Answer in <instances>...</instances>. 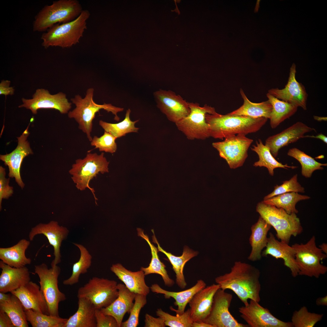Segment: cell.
Listing matches in <instances>:
<instances>
[{"label": "cell", "mask_w": 327, "mask_h": 327, "mask_svg": "<svg viewBox=\"0 0 327 327\" xmlns=\"http://www.w3.org/2000/svg\"><path fill=\"white\" fill-rule=\"evenodd\" d=\"M156 315L164 321L166 326L170 327H192L193 322L190 317V309L181 315H171L163 311L161 308L156 311Z\"/></svg>", "instance_id": "obj_43"}, {"label": "cell", "mask_w": 327, "mask_h": 327, "mask_svg": "<svg viewBox=\"0 0 327 327\" xmlns=\"http://www.w3.org/2000/svg\"><path fill=\"white\" fill-rule=\"evenodd\" d=\"M266 248L262 252V256L267 257L270 255L276 259H283L284 265L290 269L292 276L296 277L298 275L299 271L295 261V251L293 247L278 240L270 232Z\"/></svg>", "instance_id": "obj_22"}, {"label": "cell", "mask_w": 327, "mask_h": 327, "mask_svg": "<svg viewBox=\"0 0 327 327\" xmlns=\"http://www.w3.org/2000/svg\"><path fill=\"white\" fill-rule=\"evenodd\" d=\"M319 248L321 249L322 252L324 253L327 255V244L325 243H323L319 245Z\"/></svg>", "instance_id": "obj_56"}, {"label": "cell", "mask_w": 327, "mask_h": 327, "mask_svg": "<svg viewBox=\"0 0 327 327\" xmlns=\"http://www.w3.org/2000/svg\"><path fill=\"white\" fill-rule=\"evenodd\" d=\"M288 156L297 160L301 166V173L306 178L310 177L312 173L317 170L324 169L323 166H326L327 164H322L316 161L314 158L296 148L289 149Z\"/></svg>", "instance_id": "obj_40"}, {"label": "cell", "mask_w": 327, "mask_h": 327, "mask_svg": "<svg viewBox=\"0 0 327 327\" xmlns=\"http://www.w3.org/2000/svg\"><path fill=\"white\" fill-rule=\"evenodd\" d=\"M206 122L209 126L210 137L223 140L237 134L246 135L256 132L265 124L268 118H253L243 116L206 114Z\"/></svg>", "instance_id": "obj_2"}, {"label": "cell", "mask_w": 327, "mask_h": 327, "mask_svg": "<svg viewBox=\"0 0 327 327\" xmlns=\"http://www.w3.org/2000/svg\"><path fill=\"white\" fill-rule=\"evenodd\" d=\"M272 106L269 118L271 128L274 129L282 122L289 118L297 111L298 107L275 97L268 93L266 94Z\"/></svg>", "instance_id": "obj_34"}, {"label": "cell", "mask_w": 327, "mask_h": 327, "mask_svg": "<svg viewBox=\"0 0 327 327\" xmlns=\"http://www.w3.org/2000/svg\"><path fill=\"white\" fill-rule=\"evenodd\" d=\"M151 230L154 235L153 236V241L157 244L158 251L163 253L166 256L172 266L173 269L176 275V284L181 289H185L187 286V283L183 274L184 266L187 261L197 256L198 253L192 250L187 246H185L182 255L179 256H176L165 251L160 246L155 236L153 230Z\"/></svg>", "instance_id": "obj_30"}, {"label": "cell", "mask_w": 327, "mask_h": 327, "mask_svg": "<svg viewBox=\"0 0 327 327\" xmlns=\"http://www.w3.org/2000/svg\"><path fill=\"white\" fill-rule=\"evenodd\" d=\"M220 289L219 285L213 284L206 287L193 296L189 302L190 317L193 322H203L209 315L214 296Z\"/></svg>", "instance_id": "obj_23"}, {"label": "cell", "mask_w": 327, "mask_h": 327, "mask_svg": "<svg viewBox=\"0 0 327 327\" xmlns=\"http://www.w3.org/2000/svg\"><path fill=\"white\" fill-rule=\"evenodd\" d=\"M256 145H253L251 150L258 154L259 160L255 162L253 165L255 167H264L266 168L270 175L273 176L274 170L278 168L288 169V168L294 169L296 166L284 165L276 160L271 154L269 149L264 145L262 140L259 139L256 142Z\"/></svg>", "instance_id": "obj_35"}, {"label": "cell", "mask_w": 327, "mask_h": 327, "mask_svg": "<svg viewBox=\"0 0 327 327\" xmlns=\"http://www.w3.org/2000/svg\"><path fill=\"white\" fill-rule=\"evenodd\" d=\"M304 137H310L319 139L325 143L327 144V137L326 136L322 133H320L316 136L304 135L303 138Z\"/></svg>", "instance_id": "obj_52"}, {"label": "cell", "mask_w": 327, "mask_h": 327, "mask_svg": "<svg viewBox=\"0 0 327 327\" xmlns=\"http://www.w3.org/2000/svg\"><path fill=\"white\" fill-rule=\"evenodd\" d=\"M25 311L27 321L32 327H63L68 319L32 309L25 310Z\"/></svg>", "instance_id": "obj_41"}, {"label": "cell", "mask_w": 327, "mask_h": 327, "mask_svg": "<svg viewBox=\"0 0 327 327\" xmlns=\"http://www.w3.org/2000/svg\"><path fill=\"white\" fill-rule=\"evenodd\" d=\"M5 169L2 166L0 167V209H2V199H7L11 196L13 193V188L9 186L10 178L5 177Z\"/></svg>", "instance_id": "obj_47"}, {"label": "cell", "mask_w": 327, "mask_h": 327, "mask_svg": "<svg viewBox=\"0 0 327 327\" xmlns=\"http://www.w3.org/2000/svg\"><path fill=\"white\" fill-rule=\"evenodd\" d=\"M11 293H6L0 292V303L3 302L8 300L10 298Z\"/></svg>", "instance_id": "obj_54"}, {"label": "cell", "mask_w": 327, "mask_h": 327, "mask_svg": "<svg viewBox=\"0 0 327 327\" xmlns=\"http://www.w3.org/2000/svg\"><path fill=\"white\" fill-rule=\"evenodd\" d=\"M28 127L29 125L22 135L17 137L18 144L16 148L9 154L0 155V160L8 167V176L15 178L16 182L22 189L24 187L25 184L21 180L20 173L21 163L25 157L33 154L29 143L27 140L30 134Z\"/></svg>", "instance_id": "obj_19"}, {"label": "cell", "mask_w": 327, "mask_h": 327, "mask_svg": "<svg viewBox=\"0 0 327 327\" xmlns=\"http://www.w3.org/2000/svg\"><path fill=\"white\" fill-rule=\"evenodd\" d=\"M90 15L88 10H83L74 20L53 25L42 34V46L46 49L51 46L67 48L79 43L87 28V21Z\"/></svg>", "instance_id": "obj_3"}, {"label": "cell", "mask_w": 327, "mask_h": 327, "mask_svg": "<svg viewBox=\"0 0 327 327\" xmlns=\"http://www.w3.org/2000/svg\"><path fill=\"white\" fill-rule=\"evenodd\" d=\"M60 272V268L57 265L50 269L45 263L35 266V272L39 279L40 289L47 303L49 315L58 317L59 304L66 299L58 287V278Z\"/></svg>", "instance_id": "obj_9"}, {"label": "cell", "mask_w": 327, "mask_h": 327, "mask_svg": "<svg viewBox=\"0 0 327 327\" xmlns=\"http://www.w3.org/2000/svg\"><path fill=\"white\" fill-rule=\"evenodd\" d=\"M117 138L111 134L104 131L100 137L94 136L91 141V144L100 151L113 154L116 151L117 144L115 140Z\"/></svg>", "instance_id": "obj_44"}, {"label": "cell", "mask_w": 327, "mask_h": 327, "mask_svg": "<svg viewBox=\"0 0 327 327\" xmlns=\"http://www.w3.org/2000/svg\"><path fill=\"white\" fill-rule=\"evenodd\" d=\"M117 284L114 280L94 277L79 288L77 297L87 299L96 309L106 308L118 297Z\"/></svg>", "instance_id": "obj_10"}, {"label": "cell", "mask_w": 327, "mask_h": 327, "mask_svg": "<svg viewBox=\"0 0 327 327\" xmlns=\"http://www.w3.org/2000/svg\"><path fill=\"white\" fill-rule=\"evenodd\" d=\"M154 95L158 108L175 124L190 113L188 102L172 91L160 89L155 91Z\"/></svg>", "instance_id": "obj_15"}, {"label": "cell", "mask_w": 327, "mask_h": 327, "mask_svg": "<svg viewBox=\"0 0 327 327\" xmlns=\"http://www.w3.org/2000/svg\"><path fill=\"white\" fill-rule=\"evenodd\" d=\"M109 162L104 156V153H88L83 159H78L72 166L69 173L77 189L80 191L89 189L93 194L96 203L97 200L94 194V189L91 187L90 182L100 173L108 172Z\"/></svg>", "instance_id": "obj_7"}, {"label": "cell", "mask_w": 327, "mask_h": 327, "mask_svg": "<svg viewBox=\"0 0 327 327\" xmlns=\"http://www.w3.org/2000/svg\"><path fill=\"white\" fill-rule=\"evenodd\" d=\"M190 114L175 124L177 129L190 140H204L210 137L209 126L206 122V114L217 113L215 108L205 104L200 106L197 103L188 102Z\"/></svg>", "instance_id": "obj_11"}, {"label": "cell", "mask_w": 327, "mask_h": 327, "mask_svg": "<svg viewBox=\"0 0 327 327\" xmlns=\"http://www.w3.org/2000/svg\"><path fill=\"white\" fill-rule=\"evenodd\" d=\"M94 92V89L90 88L87 90L84 98H82L80 95H77L71 98V100L75 104L76 107L68 114L69 118H74L78 123V128L86 134L90 141L92 139L91 134L92 121L97 112L101 109L111 112L114 115V120L118 121L120 118L117 113L124 110L123 108L114 106L111 104H97L93 100Z\"/></svg>", "instance_id": "obj_4"}, {"label": "cell", "mask_w": 327, "mask_h": 327, "mask_svg": "<svg viewBox=\"0 0 327 327\" xmlns=\"http://www.w3.org/2000/svg\"><path fill=\"white\" fill-rule=\"evenodd\" d=\"M297 174L294 175L290 180L283 182L280 185H276L274 187L273 191L265 196L264 200H266L275 196L287 193L305 192L304 188L302 187L297 181Z\"/></svg>", "instance_id": "obj_46"}, {"label": "cell", "mask_w": 327, "mask_h": 327, "mask_svg": "<svg viewBox=\"0 0 327 327\" xmlns=\"http://www.w3.org/2000/svg\"><path fill=\"white\" fill-rule=\"evenodd\" d=\"M314 118L316 120L319 121H327V117H319L318 116H313Z\"/></svg>", "instance_id": "obj_57"}, {"label": "cell", "mask_w": 327, "mask_h": 327, "mask_svg": "<svg viewBox=\"0 0 327 327\" xmlns=\"http://www.w3.org/2000/svg\"><path fill=\"white\" fill-rule=\"evenodd\" d=\"M271 227L260 216L257 221L252 226L249 239L252 249L248 257L249 260L255 261L261 259L262 251L267 243V234Z\"/></svg>", "instance_id": "obj_28"}, {"label": "cell", "mask_w": 327, "mask_h": 327, "mask_svg": "<svg viewBox=\"0 0 327 327\" xmlns=\"http://www.w3.org/2000/svg\"><path fill=\"white\" fill-rule=\"evenodd\" d=\"M97 327H118L117 322L111 315L103 313L100 309H96Z\"/></svg>", "instance_id": "obj_48"}, {"label": "cell", "mask_w": 327, "mask_h": 327, "mask_svg": "<svg viewBox=\"0 0 327 327\" xmlns=\"http://www.w3.org/2000/svg\"><path fill=\"white\" fill-rule=\"evenodd\" d=\"M295 250V259L299 270L298 275L319 278L325 274L327 267L320 263L326 259L327 255L324 253L316 244L313 236L306 244L295 243L292 246Z\"/></svg>", "instance_id": "obj_8"}, {"label": "cell", "mask_w": 327, "mask_h": 327, "mask_svg": "<svg viewBox=\"0 0 327 327\" xmlns=\"http://www.w3.org/2000/svg\"><path fill=\"white\" fill-rule=\"evenodd\" d=\"M166 326L164 321L161 318H155L149 314H146L144 327H165Z\"/></svg>", "instance_id": "obj_49"}, {"label": "cell", "mask_w": 327, "mask_h": 327, "mask_svg": "<svg viewBox=\"0 0 327 327\" xmlns=\"http://www.w3.org/2000/svg\"><path fill=\"white\" fill-rule=\"evenodd\" d=\"M74 244L79 249L80 256L78 261L73 265L71 276L63 281V283L65 285L72 286L78 283L81 274L87 273L92 263V256L87 249L82 245L77 243Z\"/></svg>", "instance_id": "obj_38"}, {"label": "cell", "mask_w": 327, "mask_h": 327, "mask_svg": "<svg viewBox=\"0 0 327 327\" xmlns=\"http://www.w3.org/2000/svg\"><path fill=\"white\" fill-rule=\"evenodd\" d=\"M130 113L131 110L129 108L126 111L124 119L118 123H111L101 120L99 125L104 131L111 134L117 138L124 136L128 133L138 132L139 128L136 127L135 125L139 120L132 121L130 118Z\"/></svg>", "instance_id": "obj_39"}, {"label": "cell", "mask_w": 327, "mask_h": 327, "mask_svg": "<svg viewBox=\"0 0 327 327\" xmlns=\"http://www.w3.org/2000/svg\"><path fill=\"white\" fill-rule=\"evenodd\" d=\"M32 97L31 99L22 98L23 104L18 107L29 109L34 114H36L37 110L41 109H54L65 114L71 107V103L68 102L66 94L61 92L52 95L47 90L38 89Z\"/></svg>", "instance_id": "obj_14"}, {"label": "cell", "mask_w": 327, "mask_h": 327, "mask_svg": "<svg viewBox=\"0 0 327 327\" xmlns=\"http://www.w3.org/2000/svg\"><path fill=\"white\" fill-rule=\"evenodd\" d=\"M309 196L302 195L296 192H289L280 194L269 199L264 200L263 203L284 210L288 214L297 213L296 208L297 203L301 200L309 199Z\"/></svg>", "instance_id": "obj_37"}, {"label": "cell", "mask_w": 327, "mask_h": 327, "mask_svg": "<svg viewBox=\"0 0 327 327\" xmlns=\"http://www.w3.org/2000/svg\"><path fill=\"white\" fill-rule=\"evenodd\" d=\"M296 65L293 63L285 88L282 89L272 88L268 91V93L279 99L306 110L308 95L303 85L296 80Z\"/></svg>", "instance_id": "obj_17"}, {"label": "cell", "mask_w": 327, "mask_h": 327, "mask_svg": "<svg viewBox=\"0 0 327 327\" xmlns=\"http://www.w3.org/2000/svg\"><path fill=\"white\" fill-rule=\"evenodd\" d=\"M252 300L239 308L240 316L250 327H293L291 322H285L276 318L269 309Z\"/></svg>", "instance_id": "obj_16"}, {"label": "cell", "mask_w": 327, "mask_h": 327, "mask_svg": "<svg viewBox=\"0 0 327 327\" xmlns=\"http://www.w3.org/2000/svg\"><path fill=\"white\" fill-rule=\"evenodd\" d=\"M240 93L244 101L243 105L237 109L227 114L232 116H243L253 118L264 117L269 119L272 106L268 100L259 103L251 102L247 97L243 90Z\"/></svg>", "instance_id": "obj_32"}, {"label": "cell", "mask_w": 327, "mask_h": 327, "mask_svg": "<svg viewBox=\"0 0 327 327\" xmlns=\"http://www.w3.org/2000/svg\"><path fill=\"white\" fill-rule=\"evenodd\" d=\"M315 129L301 122L298 121L280 133L267 138L265 145L269 149L274 158L281 148L303 138L305 134Z\"/></svg>", "instance_id": "obj_20"}, {"label": "cell", "mask_w": 327, "mask_h": 327, "mask_svg": "<svg viewBox=\"0 0 327 327\" xmlns=\"http://www.w3.org/2000/svg\"><path fill=\"white\" fill-rule=\"evenodd\" d=\"M11 293L22 303L25 310L32 309L49 315L48 307L40 286L31 281Z\"/></svg>", "instance_id": "obj_21"}, {"label": "cell", "mask_w": 327, "mask_h": 327, "mask_svg": "<svg viewBox=\"0 0 327 327\" xmlns=\"http://www.w3.org/2000/svg\"><path fill=\"white\" fill-rule=\"evenodd\" d=\"M82 10L77 0H59L45 6L37 14L33 23V31H47L53 25L69 22L77 18Z\"/></svg>", "instance_id": "obj_5"}, {"label": "cell", "mask_w": 327, "mask_h": 327, "mask_svg": "<svg viewBox=\"0 0 327 327\" xmlns=\"http://www.w3.org/2000/svg\"><path fill=\"white\" fill-rule=\"evenodd\" d=\"M0 292L7 293L15 291L31 281L28 269L25 266L12 267L0 261Z\"/></svg>", "instance_id": "obj_24"}, {"label": "cell", "mask_w": 327, "mask_h": 327, "mask_svg": "<svg viewBox=\"0 0 327 327\" xmlns=\"http://www.w3.org/2000/svg\"><path fill=\"white\" fill-rule=\"evenodd\" d=\"M147 296L136 293L134 302L128 319L122 322L121 327H136L138 325L139 317L140 310L147 303Z\"/></svg>", "instance_id": "obj_45"}, {"label": "cell", "mask_w": 327, "mask_h": 327, "mask_svg": "<svg viewBox=\"0 0 327 327\" xmlns=\"http://www.w3.org/2000/svg\"><path fill=\"white\" fill-rule=\"evenodd\" d=\"M192 327H213V326L207 323L203 322H193L192 325Z\"/></svg>", "instance_id": "obj_55"}, {"label": "cell", "mask_w": 327, "mask_h": 327, "mask_svg": "<svg viewBox=\"0 0 327 327\" xmlns=\"http://www.w3.org/2000/svg\"><path fill=\"white\" fill-rule=\"evenodd\" d=\"M11 82L8 80H2L0 83V94L6 96L14 94L15 90L13 87H10Z\"/></svg>", "instance_id": "obj_50"}, {"label": "cell", "mask_w": 327, "mask_h": 327, "mask_svg": "<svg viewBox=\"0 0 327 327\" xmlns=\"http://www.w3.org/2000/svg\"><path fill=\"white\" fill-rule=\"evenodd\" d=\"M206 284L202 279L197 281L193 286L185 290L180 292H171L162 288L158 284L152 285L150 289L153 292L163 294L166 299L173 298L175 300L174 305L177 306V309L172 307L170 309L176 312V314L180 315L185 312L186 306L194 295L206 287Z\"/></svg>", "instance_id": "obj_26"}, {"label": "cell", "mask_w": 327, "mask_h": 327, "mask_svg": "<svg viewBox=\"0 0 327 327\" xmlns=\"http://www.w3.org/2000/svg\"><path fill=\"white\" fill-rule=\"evenodd\" d=\"M256 211L274 228L278 239L288 244L292 236H296L302 231L300 220L296 213L288 214L282 208L262 202L257 204Z\"/></svg>", "instance_id": "obj_6"}, {"label": "cell", "mask_w": 327, "mask_h": 327, "mask_svg": "<svg viewBox=\"0 0 327 327\" xmlns=\"http://www.w3.org/2000/svg\"><path fill=\"white\" fill-rule=\"evenodd\" d=\"M0 309L8 314L15 327H28L24 306L19 299L14 294L11 293L8 300L0 303Z\"/></svg>", "instance_id": "obj_36"}, {"label": "cell", "mask_w": 327, "mask_h": 327, "mask_svg": "<svg viewBox=\"0 0 327 327\" xmlns=\"http://www.w3.org/2000/svg\"><path fill=\"white\" fill-rule=\"evenodd\" d=\"M77 311L68 319L63 327H97L96 308L88 300L78 298Z\"/></svg>", "instance_id": "obj_29"}, {"label": "cell", "mask_w": 327, "mask_h": 327, "mask_svg": "<svg viewBox=\"0 0 327 327\" xmlns=\"http://www.w3.org/2000/svg\"><path fill=\"white\" fill-rule=\"evenodd\" d=\"M117 289L118 295L117 298L109 306L100 310L103 313L114 317L118 327H121L125 314L130 313L135 293L130 291L124 284H117Z\"/></svg>", "instance_id": "obj_25"}, {"label": "cell", "mask_w": 327, "mask_h": 327, "mask_svg": "<svg viewBox=\"0 0 327 327\" xmlns=\"http://www.w3.org/2000/svg\"><path fill=\"white\" fill-rule=\"evenodd\" d=\"M232 298V294L218 289L214 296L210 313L203 322L213 327H249L248 325L239 322L230 312Z\"/></svg>", "instance_id": "obj_13"}, {"label": "cell", "mask_w": 327, "mask_h": 327, "mask_svg": "<svg viewBox=\"0 0 327 327\" xmlns=\"http://www.w3.org/2000/svg\"><path fill=\"white\" fill-rule=\"evenodd\" d=\"M15 327L9 317L4 311L0 309V327Z\"/></svg>", "instance_id": "obj_51"}, {"label": "cell", "mask_w": 327, "mask_h": 327, "mask_svg": "<svg viewBox=\"0 0 327 327\" xmlns=\"http://www.w3.org/2000/svg\"><path fill=\"white\" fill-rule=\"evenodd\" d=\"M29 241L22 239L14 246L0 248V259L4 263L15 268L23 267L30 264L31 259L25 255V251L30 244Z\"/></svg>", "instance_id": "obj_31"}, {"label": "cell", "mask_w": 327, "mask_h": 327, "mask_svg": "<svg viewBox=\"0 0 327 327\" xmlns=\"http://www.w3.org/2000/svg\"><path fill=\"white\" fill-rule=\"evenodd\" d=\"M260 274L259 270L252 265L236 261L230 272L217 277L215 281L220 289L232 290L246 305L248 299L258 302L260 301Z\"/></svg>", "instance_id": "obj_1"}, {"label": "cell", "mask_w": 327, "mask_h": 327, "mask_svg": "<svg viewBox=\"0 0 327 327\" xmlns=\"http://www.w3.org/2000/svg\"><path fill=\"white\" fill-rule=\"evenodd\" d=\"M323 316V314L311 313L305 306L299 310L294 311L292 318L291 322L294 327H313Z\"/></svg>", "instance_id": "obj_42"}, {"label": "cell", "mask_w": 327, "mask_h": 327, "mask_svg": "<svg viewBox=\"0 0 327 327\" xmlns=\"http://www.w3.org/2000/svg\"><path fill=\"white\" fill-rule=\"evenodd\" d=\"M69 230L66 227L59 225L57 222L51 221L48 223H40L32 228L29 234L30 241L33 240L37 235L42 234L47 238L54 249V259L51 263L54 267L61 262L60 247L63 241L66 239Z\"/></svg>", "instance_id": "obj_18"}, {"label": "cell", "mask_w": 327, "mask_h": 327, "mask_svg": "<svg viewBox=\"0 0 327 327\" xmlns=\"http://www.w3.org/2000/svg\"><path fill=\"white\" fill-rule=\"evenodd\" d=\"M253 140L244 134L228 137L222 141L213 142V147L226 161L230 167L235 169L243 165L248 156V149Z\"/></svg>", "instance_id": "obj_12"}, {"label": "cell", "mask_w": 327, "mask_h": 327, "mask_svg": "<svg viewBox=\"0 0 327 327\" xmlns=\"http://www.w3.org/2000/svg\"><path fill=\"white\" fill-rule=\"evenodd\" d=\"M137 230L138 236L145 239L149 244L152 255L151 260L149 266L146 268L142 267L140 270L144 271L145 276L152 273L160 275L165 285L168 287H172L174 285V282L169 277L165 269V265L160 260L158 255L157 248L151 243L148 236L144 233L141 229L137 228Z\"/></svg>", "instance_id": "obj_33"}, {"label": "cell", "mask_w": 327, "mask_h": 327, "mask_svg": "<svg viewBox=\"0 0 327 327\" xmlns=\"http://www.w3.org/2000/svg\"><path fill=\"white\" fill-rule=\"evenodd\" d=\"M316 304L318 306H327V296L318 298L316 301Z\"/></svg>", "instance_id": "obj_53"}, {"label": "cell", "mask_w": 327, "mask_h": 327, "mask_svg": "<svg viewBox=\"0 0 327 327\" xmlns=\"http://www.w3.org/2000/svg\"><path fill=\"white\" fill-rule=\"evenodd\" d=\"M110 269L130 291L146 296L149 293L150 289L145 283L142 270L132 272L119 263L112 265Z\"/></svg>", "instance_id": "obj_27"}]
</instances>
